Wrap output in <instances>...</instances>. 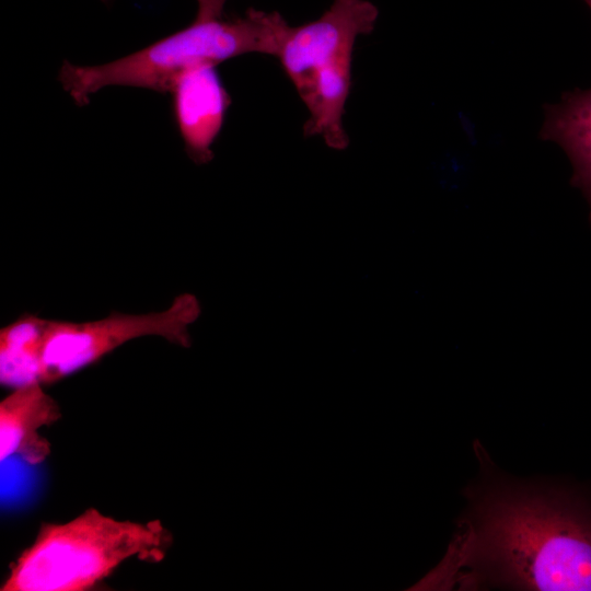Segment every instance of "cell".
<instances>
[{"label":"cell","mask_w":591,"mask_h":591,"mask_svg":"<svg viewBox=\"0 0 591 591\" xmlns=\"http://www.w3.org/2000/svg\"><path fill=\"white\" fill-rule=\"evenodd\" d=\"M169 94L187 155L196 164L210 162L212 146L223 128L231 104L217 65L204 63L185 70L174 79Z\"/></svg>","instance_id":"8992f818"},{"label":"cell","mask_w":591,"mask_h":591,"mask_svg":"<svg viewBox=\"0 0 591 591\" xmlns=\"http://www.w3.org/2000/svg\"><path fill=\"white\" fill-rule=\"evenodd\" d=\"M104 3H111L113 0H102Z\"/></svg>","instance_id":"8fae6325"},{"label":"cell","mask_w":591,"mask_h":591,"mask_svg":"<svg viewBox=\"0 0 591 591\" xmlns=\"http://www.w3.org/2000/svg\"><path fill=\"white\" fill-rule=\"evenodd\" d=\"M228 0H197V13L186 27L106 63L79 66L65 60L58 81L79 106L108 86H130L166 94L174 79L193 67L251 53L277 57L290 31L278 12L247 9L225 18Z\"/></svg>","instance_id":"7a4b0ae2"},{"label":"cell","mask_w":591,"mask_h":591,"mask_svg":"<svg viewBox=\"0 0 591 591\" xmlns=\"http://www.w3.org/2000/svg\"><path fill=\"white\" fill-rule=\"evenodd\" d=\"M201 313L196 296L182 293L160 312L124 314L90 322L49 321L43 350L40 383L53 384L90 364L127 341L159 336L172 344L189 347V326Z\"/></svg>","instance_id":"5b68a950"},{"label":"cell","mask_w":591,"mask_h":591,"mask_svg":"<svg viewBox=\"0 0 591 591\" xmlns=\"http://www.w3.org/2000/svg\"><path fill=\"white\" fill-rule=\"evenodd\" d=\"M40 382L12 391L0 402V460L18 457L28 465H39L50 455L51 445L40 430L61 418L57 401Z\"/></svg>","instance_id":"52a82bcc"},{"label":"cell","mask_w":591,"mask_h":591,"mask_svg":"<svg viewBox=\"0 0 591 591\" xmlns=\"http://www.w3.org/2000/svg\"><path fill=\"white\" fill-rule=\"evenodd\" d=\"M50 320L25 313L0 331V383L18 387L40 382L43 350Z\"/></svg>","instance_id":"9c48e42d"},{"label":"cell","mask_w":591,"mask_h":591,"mask_svg":"<svg viewBox=\"0 0 591 591\" xmlns=\"http://www.w3.org/2000/svg\"><path fill=\"white\" fill-rule=\"evenodd\" d=\"M171 545L160 520H118L89 508L65 523H43L0 590L83 591L131 558L161 561Z\"/></svg>","instance_id":"3957f363"},{"label":"cell","mask_w":591,"mask_h":591,"mask_svg":"<svg viewBox=\"0 0 591 591\" xmlns=\"http://www.w3.org/2000/svg\"><path fill=\"white\" fill-rule=\"evenodd\" d=\"M540 138L566 152L572 165L570 184L586 198L591 224V88L566 91L557 103L545 104Z\"/></svg>","instance_id":"ba28073f"},{"label":"cell","mask_w":591,"mask_h":591,"mask_svg":"<svg viewBox=\"0 0 591 591\" xmlns=\"http://www.w3.org/2000/svg\"><path fill=\"white\" fill-rule=\"evenodd\" d=\"M378 16L368 0H334L317 20L290 27L277 58L309 111L305 137L318 136L335 150L348 147L343 116L354 47L358 36L374 30Z\"/></svg>","instance_id":"277c9868"},{"label":"cell","mask_w":591,"mask_h":591,"mask_svg":"<svg viewBox=\"0 0 591 591\" xmlns=\"http://www.w3.org/2000/svg\"><path fill=\"white\" fill-rule=\"evenodd\" d=\"M479 479L440 564L417 590L591 591V503L576 490L498 474L478 441Z\"/></svg>","instance_id":"6da1fadb"},{"label":"cell","mask_w":591,"mask_h":591,"mask_svg":"<svg viewBox=\"0 0 591 591\" xmlns=\"http://www.w3.org/2000/svg\"><path fill=\"white\" fill-rule=\"evenodd\" d=\"M583 1H584V2L587 3V5L591 9V0H583Z\"/></svg>","instance_id":"30bf717a"}]
</instances>
